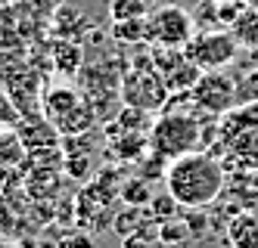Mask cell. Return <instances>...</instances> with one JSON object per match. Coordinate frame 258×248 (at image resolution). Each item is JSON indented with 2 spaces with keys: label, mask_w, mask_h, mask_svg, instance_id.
<instances>
[{
  "label": "cell",
  "mask_w": 258,
  "mask_h": 248,
  "mask_svg": "<svg viewBox=\"0 0 258 248\" xmlns=\"http://www.w3.org/2000/svg\"><path fill=\"white\" fill-rule=\"evenodd\" d=\"M224 164L209 152H190L165 168V189L180 208H206L224 193Z\"/></svg>",
  "instance_id": "cell-1"
},
{
  "label": "cell",
  "mask_w": 258,
  "mask_h": 248,
  "mask_svg": "<svg viewBox=\"0 0 258 248\" xmlns=\"http://www.w3.org/2000/svg\"><path fill=\"white\" fill-rule=\"evenodd\" d=\"M168 100H171V90H168V84H165L162 71L153 59L150 44H140L137 53L131 56V62L121 71V106L159 115L168 106Z\"/></svg>",
  "instance_id": "cell-2"
},
{
  "label": "cell",
  "mask_w": 258,
  "mask_h": 248,
  "mask_svg": "<svg viewBox=\"0 0 258 248\" xmlns=\"http://www.w3.org/2000/svg\"><path fill=\"white\" fill-rule=\"evenodd\" d=\"M41 112H44V118L59 130L62 140L90 133L100 121V112L90 103V97L81 87H72V84H50L41 93Z\"/></svg>",
  "instance_id": "cell-3"
},
{
  "label": "cell",
  "mask_w": 258,
  "mask_h": 248,
  "mask_svg": "<svg viewBox=\"0 0 258 248\" xmlns=\"http://www.w3.org/2000/svg\"><path fill=\"white\" fill-rule=\"evenodd\" d=\"M206 146L202 121L190 112H162L150 127V152L159 161H174L180 155H190Z\"/></svg>",
  "instance_id": "cell-4"
},
{
  "label": "cell",
  "mask_w": 258,
  "mask_h": 248,
  "mask_svg": "<svg viewBox=\"0 0 258 248\" xmlns=\"http://www.w3.org/2000/svg\"><path fill=\"white\" fill-rule=\"evenodd\" d=\"M187 100L193 103L196 112L206 115H227L230 109L239 106V93H236V81L224 71H202V78L193 84V90L187 93Z\"/></svg>",
  "instance_id": "cell-5"
},
{
  "label": "cell",
  "mask_w": 258,
  "mask_h": 248,
  "mask_svg": "<svg viewBox=\"0 0 258 248\" xmlns=\"http://www.w3.org/2000/svg\"><path fill=\"white\" fill-rule=\"evenodd\" d=\"M193 41V16L180 7H159L146 16V44L187 47Z\"/></svg>",
  "instance_id": "cell-6"
},
{
  "label": "cell",
  "mask_w": 258,
  "mask_h": 248,
  "mask_svg": "<svg viewBox=\"0 0 258 248\" xmlns=\"http://www.w3.org/2000/svg\"><path fill=\"white\" fill-rule=\"evenodd\" d=\"M183 50L202 71H224L236 59L239 41L233 31H202V34H193V41Z\"/></svg>",
  "instance_id": "cell-7"
},
{
  "label": "cell",
  "mask_w": 258,
  "mask_h": 248,
  "mask_svg": "<svg viewBox=\"0 0 258 248\" xmlns=\"http://www.w3.org/2000/svg\"><path fill=\"white\" fill-rule=\"evenodd\" d=\"M150 53H153V59L162 71L165 84L171 90V97L174 93H190L193 84L202 78V68L190 59L183 47H156V44H150Z\"/></svg>",
  "instance_id": "cell-8"
},
{
  "label": "cell",
  "mask_w": 258,
  "mask_h": 248,
  "mask_svg": "<svg viewBox=\"0 0 258 248\" xmlns=\"http://www.w3.org/2000/svg\"><path fill=\"white\" fill-rule=\"evenodd\" d=\"M103 177H90L87 186L78 193V230H100L106 226L112 199L118 196L115 186H106V171H100Z\"/></svg>",
  "instance_id": "cell-9"
},
{
  "label": "cell",
  "mask_w": 258,
  "mask_h": 248,
  "mask_svg": "<svg viewBox=\"0 0 258 248\" xmlns=\"http://www.w3.org/2000/svg\"><path fill=\"white\" fill-rule=\"evenodd\" d=\"M50 56H53V68H56L62 78H78L81 68H84V47L75 44L72 37H62V41L53 44Z\"/></svg>",
  "instance_id": "cell-10"
},
{
  "label": "cell",
  "mask_w": 258,
  "mask_h": 248,
  "mask_svg": "<svg viewBox=\"0 0 258 248\" xmlns=\"http://www.w3.org/2000/svg\"><path fill=\"white\" fill-rule=\"evenodd\" d=\"M227 161L246 171H258V127L249 133H239L236 140H230L227 146Z\"/></svg>",
  "instance_id": "cell-11"
},
{
  "label": "cell",
  "mask_w": 258,
  "mask_h": 248,
  "mask_svg": "<svg viewBox=\"0 0 258 248\" xmlns=\"http://www.w3.org/2000/svg\"><path fill=\"white\" fill-rule=\"evenodd\" d=\"M28 158V146L16 127H0V171L19 168Z\"/></svg>",
  "instance_id": "cell-12"
},
{
  "label": "cell",
  "mask_w": 258,
  "mask_h": 248,
  "mask_svg": "<svg viewBox=\"0 0 258 248\" xmlns=\"http://www.w3.org/2000/svg\"><path fill=\"white\" fill-rule=\"evenodd\" d=\"M227 239L233 248H258V217L239 214L227 223Z\"/></svg>",
  "instance_id": "cell-13"
},
{
  "label": "cell",
  "mask_w": 258,
  "mask_h": 248,
  "mask_svg": "<svg viewBox=\"0 0 258 248\" xmlns=\"http://www.w3.org/2000/svg\"><path fill=\"white\" fill-rule=\"evenodd\" d=\"M112 41L127 47V44H146V16L140 19H115V25H112Z\"/></svg>",
  "instance_id": "cell-14"
},
{
  "label": "cell",
  "mask_w": 258,
  "mask_h": 248,
  "mask_svg": "<svg viewBox=\"0 0 258 248\" xmlns=\"http://www.w3.org/2000/svg\"><path fill=\"white\" fill-rule=\"evenodd\" d=\"M118 196H121L124 205H131V208H150V202H153L150 180H146V177H131V180H124L121 189H118Z\"/></svg>",
  "instance_id": "cell-15"
},
{
  "label": "cell",
  "mask_w": 258,
  "mask_h": 248,
  "mask_svg": "<svg viewBox=\"0 0 258 248\" xmlns=\"http://www.w3.org/2000/svg\"><path fill=\"white\" fill-rule=\"evenodd\" d=\"M159 242L162 245H180V242H187L190 236H193V226H190V220H183V217H168V220H162L159 223Z\"/></svg>",
  "instance_id": "cell-16"
},
{
  "label": "cell",
  "mask_w": 258,
  "mask_h": 248,
  "mask_svg": "<svg viewBox=\"0 0 258 248\" xmlns=\"http://www.w3.org/2000/svg\"><path fill=\"white\" fill-rule=\"evenodd\" d=\"M19 121H22V112L16 109V103H13V97H10L4 78H0V127H16Z\"/></svg>",
  "instance_id": "cell-17"
},
{
  "label": "cell",
  "mask_w": 258,
  "mask_h": 248,
  "mask_svg": "<svg viewBox=\"0 0 258 248\" xmlns=\"http://www.w3.org/2000/svg\"><path fill=\"white\" fill-rule=\"evenodd\" d=\"M140 16H150L146 0H112V22L115 19H140Z\"/></svg>",
  "instance_id": "cell-18"
},
{
  "label": "cell",
  "mask_w": 258,
  "mask_h": 248,
  "mask_svg": "<svg viewBox=\"0 0 258 248\" xmlns=\"http://www.w3.org/2000/svg\"><path fill=\"white\" fill-rule=\"evenodd\" d=\"M177 199L171 196V193H165V196H153V202H150V211L156 214V223H162V220H168V217H174L177 214Z\"/></svg>",
  "instance_id": "cell-19"
},
{
  "label": "cell",
  "mask_w": 258,
  "mask_h": 248,
  "mask_svg": "<svg viewBox=\"0 0 258 248\" xmlns=\"http://www.w3.org/2000/svg\"><path fill=\"white\" fill-rule=\"evenodd\" d=\"M236 93H239V103H258V68L246 71L236 81Z\"/></svg>",
  "instance_id": "cell-20"
},
{
  "label": "cell",
  "mask_w": 258,
  "mask_h": 248,
  "mask_svg": "<svg viewBox=\"0 0 258 248\" xmlns=\"http://www.w3.org/2000/svg\"><path fill=\"white\" fill-rule=\"evenodd\" d=\"M137 220H140V208H131V205H127V211H121V214H115V217H112L115 233L127 239V230H131V233L137 230Z\"/></svg>",
  "instance_id": "cell-21"
},
{
  "label": "cell",
  "mask_w": 258,
  "mask_h": 248,
  "mask_svg": "<svg viewBox=\"0 0 258 248\" xmlns=\"http://www.w3.org/2000/svg\"><path fill=\"white\" fill-rule=\"evenodd\" d=\"M62 248H94V239H90L84 230H78V233H72V236L62 239Z\"/></svg>",
  "instance_id": "cell-22"
},
{
  "label": "cell",
  "mask_w": 258,
  "mask_h": 248,
  "mask_svg": "<svg viewBox=\"0 0 258 248\" xmlns=\"http://www.w3.org/2000/svg\"><path fill=\"white\" fill-rule=\"evenodd\" d=\"M124 248H146V242H143L140 236H134V239L127 236V239H124Z\"/></svg>",
  "instance_id": "cell-23"
},
{
  "label": "cell",
  "mask_w": 258,
  "mask_h": 248,
  "mask_svg": "<svg viewBox=\"0 0 258 248\" xmlns=\"http://www.w3.org/2000/svg\"><path fill=\"white\" fill-rule=\"evenodd\" d=\"M0 248H22L19 242H7V239H0Z\"/></svg>",
  "instance_id": "cell-24"
},
{
  "label": "cell",
  "mask_w": 258,
  "mask_h": 248,
  "mask_svg": "<svg viewBox=\"0 0 258 248\" xmlns=\"http://www.w3.org/2000/svg\"><path fill=\"white\" fill-rule=\"evenodd\" d=\"M209 4H218V7H224V4H230V0H209Z\"/></svg>",
  "instance_id": "cell-25"
}]
</instances>
